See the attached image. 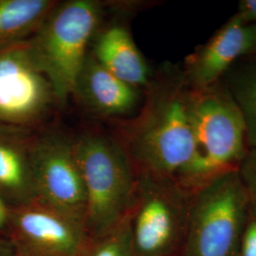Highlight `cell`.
<instances>
[{
  "mask_svg": "<svg viewBox=\"0 0 256 256\" xmlns=\"http://www.w3.org/2000/svg\"><path fill=\"white\" fill-rule=\"evenodd\" d=\"M144 106L120 140L138 174L178 182L194 156V90L182 70H162L146 86Z\"/></svg>",
  "mask_w": 256,
  "mask_h": 256,
  "instance_id": "6da1fadb",
  "label": "cell"
},
{
  "mask_svg": "<svg viewBox=\"0 0 256 256\" xmlns=\"http://www.w3.org/2000/svg\"><path fill=\"white\" fill-rule=\"evenodd\" d=\"M74 138L86 196L84 230L92 241L110 234L129 216L138 173L120 140L95 130Z\"/></svg>",
  "mask_w": 256,
  "mask_h": 256,
  "instance_id": "7a4b0ae2",
  "label": "cell"
},
{
  "mask_svg": "<svg viewBox=\"0 0 256 256\" xmlns=\"http://www.w3.org/2000/svg\"><path fill=\"white\" fill-rule=\"evenodd\" d=\"M192 126L194 156L178 184L194 194L220 174L238 170L248 148L242 113L222 80L194 90Z\"/></svg>",
  "mask_w": 256,
  "mask_h": 256,
  "instance_id": "3957f363",
  "label": "cell"
},
{
  "mask_svg": "<svg viewBox=\"0 0 256 256\" xmlns=\"http://www.w3.org/2000/svg\"><path fill=\"white\" fill-rule=\"evenodd\" d=\"M104 5L95 0L58 2L28 44L52 84L57 102L72 96L74 84L101 25Z\"/></svg>",
  "mask_w": 256,
  "mask_h": 256,
  "instance_id": "277c9868",
  "label": "cell"
},
{
  "mask_svg": "<svg viewBox=\"0 0 256 256\" xmlns=\"http://www.w3.org/2000/svg\"><path fill=\"white\" fill-rule=\"evenodd\" d=\"M250 210L238 170L192 194L180 256H236Z\"/></svg>",
  "mask_w": 256,
  "mask_h": 256,
  "instance_id": "5b68a950",
  "label": "cell"
},
{
  "mask_svg": "<svg viewBox=\"0 0 256 256\" xmlns=\"http://www.w3.org/2000/svg\"><path fill=\"white\" fill-rule=\"evenodd\" d=\"M192 196L172 180L138 174L128 216L136 256H182Z\"/></svg>",
  "mask_w": 256,
  "mask_h": 256,
  "instance_id": "8992f818",
  "label": "cell"
},
{
  "mask_svg": "<svg viewBox=\"0 0 256 256\" xmlns=\"http://www.w3.org/2000/svg\"><path fill=\"white\" fill-rule=\"evenodd\" d=\"M32 173L36 200L84 228L86 196L74 138L57 131L34 138Z\"/></svg>",
  "mask_w": 256,
  "mask_h": 256,
  "instance_id": "52a82bcc",
  "label": "cell"
},
{
  "mask_svg": "<svg viewBox=\"0 0 256 256\" xmlns=\"http://www.w3.org/2000/svg\"><path fill=\"white\" fill-rule=\"evenodd\" d=\"M58 102L54 88L32 52L28 39L0 48V122L34 126Z\"/></svg>",
  "mask_w": 256,
  "mask_h": 256,
  "instance_id": "ba28073f",
  "label": "cell"
},
{
  "mask_svg": "<svg viewBox=\"0 0 256 256\" xmlns=\"http://www.w3.org/2000/svg\"><path fill=\"white\" fill-rule=\"evenodd\" d=\"M8 228L18 256H82L90 242L81 224L36 200L10 208Z\"/></svg>",
  "mask_w": 256,
  "mask_h": 256,
  "instance_id": "9c48e42d",
  "label": "cell"
},
{
  "mask_svg": "<svg viewBox=\"0 0 256 256\" xmlns=\"http://www.w3.org/2000/svg\"><path fill=\"white\" fill-rule=\"evenodd\" d=\"M256 40V26L234 16L204 45L188 55L183 74L194 90L207 88L222 80L238 59L248 56Z\"/></svg>",
  "mask_w": 256,
  "mask_h": 256,
  "instance_id": "30bf717a",
  "label": "cell"
},
{
  "mask_svg": "<svg viewBox=\"0 0 256 256\" xmlns=\"http://www.w3.org/2000/svg\"><path fill=\"white\" fill-rule=\"evenodd\" d=\"M138 88L110 72L90 52L77 75L72 94L88 113L102 119L130 114L138 106Z\"/></svg>",
  "mask_w": 256,
  "mask_h": 256,
  "instance_id": "8fae6325",
  "label": "cell"
},
{
  "mask_svg": "<svg viewBox=\"0 0 256 256\" xmlns=\"http://www.w3.org/2000/svg\"><path fill=\"white\" fill-rule=\"evenodd\" d=\"M90 52L110 72L138 88L150 82L146 61L128 28L119 23L102 22L92 38Z\"/></svg>",
  "mask_w": 256,
  "mask_h": 256,
  "instance_id": "7c38bea8",
  "label": "cell"
},
{
  "mask_svg": "<svg viewBox=\"0 0 256 256\" xmlns=\"http://www.w3.org/2000/svg\"><path fill=\"white\" fill-rule=\"evenodd\" d=\"M34 138L0 130V196L12 208L36 200L32 173Z\"/></svg>",
  "mask_w": 256,
  "mask_h": 256,
  "instance_id": "4fadbf2b",
  "label": "cell"
},
{
  "mask_svg": "<svg viewBox=\"0 0 256 256\" xmlns=\"http://www.w3.org/2000/svg\"><path fill=\"white\" fill-rule=\"evenodd\" d=\"M57 3L54 0H0V48L32 36Z\"/></svg>",
  "mask_w": 256,
  "mask_h": 256,
  "instance_id": "5bb4252c",
  "label": "cell"
},
{
  "mask_svg": "<svg viewBox=\"0 0 256 256\" xmlns=\"http://www.w3.org/2000/svg\"><path fill=\"white\" fill-rule=\"evenodd\" d=\"M222 81L242 113L248 149L256 148V64H234Z\"/></svg>",
  "mask_w": 256,
  "mask_h": 256,
  "instance_id": "9a60e30c",
  "label": "cell"
},
{
  "mask_svg": "<svg viewBox=\"0 0 256 256\" xmlns=\"http://www.w3.org/2000/svg\"><path fill=\"white\" fill-rule=\"evenodd\" d=\"M82 256H137L129 225V216L104 236L92 240Z\"/></svg>",
  "mask_w": 256,
  "mask_h": 256,
  "instance_id": "2e32d148",
  "label": "cell"
},
{
  "mask_svg": "<svg viewBox=\"0 0 256 256\" xmlns=\"http://www.w3.org/2000/svg\"><path fill=\"white\" fill-rule=\"evenodd\" d=\"M238 172L247 192L250 205L256 210V148L248 150L238 166Z\"/></svg>",
  "mask_w": 256,
  "mask_h": 256,
  "instance_id": "e0dca14e",
  "label": "cell"
},
{
  "mask_svg": "<svg viewBox=\"0 0 256 256\" xmlns=\"http://www.w3.org/2000/svg\"><path fill=\"white\" fill-rule=\"evenodd\" d=\"M236 256H256V210L250 205Z\"/></svg>",
  "mask_w": 256,
  "mask_h": 256,
  "instance_id": "ac0fdd59",
  "label": "cell"
},
{
  "mask_svg": "<svg viewBox=\"0 0 256 256\" xmlns=\"http://www.w3.org/2000/svg\"><path fill=\"white\" fill-rule=\"evenodd\" d=\"M245 25H256V0H242L234 14Z\"/></svg>",
  "mask_w": 256,
  "mask_h": 256,
  "instance_id": "d6986e66",
  "label": "cell"
},
{
  "mask_svg": "<svg viewBox=\"0 0 256 256\" xmlns=\"http://www.w3.org/2000/svg\"><path fill=\"white\" fill-rule=\"evenodd\" d=\"M10 207L0 196V230L6 229L9 226Z\"/></svg>",
  "mask_w": 256,
  "mask_h": 256,
  "instance_id": "ffe728a7",
  "label": "cell"
},
{
  "mask_svg": "<svg viewBox=\"0 0 256 256\" xmlns=\"http://www.w3.org/2000/svg\"><path fill=\"white\" fill-rule=\"evenodd\" d=\"M0 256H18L10 240L0 239Z\"/></svg>",
  "mask_w": 256,
  "mask_h": 256,
  "instance_id": "44dd1931",
  "label": "cell"
},
{
  "mask_svg": "<svg viewBox=\"0 0 256 256\" xmlns=\"http://www.w3.org/2000/svg\"><path fill=\"white\" fill-rule=\"evenodd\" d=\"M256 40H254V45L252 46V50H250V52L248 55V62H252V63H254L256 64Z\"/></svg>",
  "mask_w": 256,
  "mask_h": 256,
  "instance_id": "7402d4cb",
  "label": "cell"
}]
</instances>
